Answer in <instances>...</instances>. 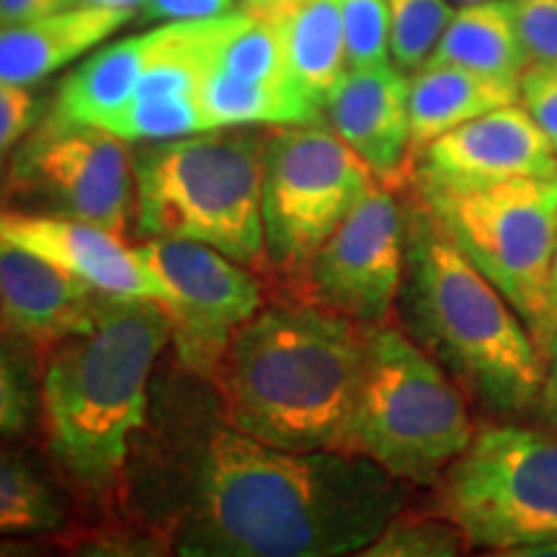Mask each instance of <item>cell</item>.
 Wrapping results in <instances>:
<instances>
[{
  "instance_id": "cell-1",
  "label": "cell",
  "mask_w": 557,
  "mask_h": 557,
  "mask_svg": "<svg viewBox=\"0 0 557 557\" xmlns=\"http://www.w3.org/2000/svg\"><path fill=\"white\" fill-rule=\"evenodd\" d=\"M406 485L364 455L278 449L235 429L199 451L176 553L333 557L364 553L406 504Z\"/></svg>"
},
{
  "instance_id": "cell-2",
  "label": "cell",
  "mask_w": 557,
  "mask_h": 557,
  "mask_svg": "<svg viewBox=\"0 0 557 557\" xmlns=\"http://www.w3.org/2000/svg\"><path fill=\"white\" fill-rule=\"evenodd\" d=\"M169 341L171 320L158 302L107 295L86 331L47 348L45 449L78 496L111 500L122 491L132 434L148 416L152 367Z\"/></svg>"
},
{
  "instance_id": "cell-3",
  "label": "cell",
  "mask_w": 557,
  "mask_h": 557,
  "mask_svg": "<svg viewBox=\"0 0 557 557\" xmlns=\"http://www.w3.org/2000/svg\"><path fill=\"white\" fill-rule=\"evenodd\" d=\"M367 338V325L315 302L256 312L212 377L227 426L278 449H341Z\"/></svg>"
},
{
  "instance_id": "cell-4",
  "label": "cell",
  "mask_w": 557,
  "mask_h": 557,
  "mask_svg": "<svg viewBox=\"0 0 557 557\" xmlns=\"http://www.w3.org/2000/svg\"><path fill=\"white\" fill-rule=\"evenodd\" d=\"M408 315L423 346L493 413L532 408L545 387V354L532 333L426 205L406 227Z\"/></svg>"
},
{
  "instance_id": "cell-5",
  "label": "cell",
  "mask_w": 557,
  "mask_h": 557,
  "mask_svg": "<svg viewBox=\"0 0 557 557\" xmlns=\"http://www.w3.org/2000/svg\"><path fill=\"white\" fill-rule=\"evenodd\" d=\"M269 135L218 127L150 145L135 156V214L148 238H186L243 267L267 259L263 173Z\"/></svg>"
},
{
  "instance_id": "cell-6",
  "label": "cell",
  "mask_w": 557,
  "mask_h": 557,
  "mask_svg": "<svg viewBox=\"0 0 557 557\" xmlns=\"http://www.w3.org/2000/svg\"><path fill=\"white\" fill-rule=\"evenodd\" d=\"M472 436L468 400L444 367L393 325L369 329L341 451L364 455L408 485H431Z\"/></svg>"
},
{
  "instance_id": "cell-7",
  "label": "cell",
  "mask_w": 557,
  "mask_h": 557,
  "mask_svg": "<svg viewBox=\"0 0 557 557\" xmlns=\"http://www.w3.org/2000/svg\"><path fill=\"white\" fill-rule=\"evenodd\" d=\"M444 233L508 299L547 354L549 271L557 246V176L483 189H418ZM547 364V361H545Z\"/></svg>"
},
{
  "instance_id": "cell-8",
  "label": "cell",
  "mask_w": 557,
  "mask_h": 557,
  "mask_svg": "<svg viewBox=\"0 0 557 557\" xmlns=\"http://www.w3.org/2000/svg\"><path fill=\"white\" fill-rule=\"evenodd\" d=\"M436 485L431 511L455 521L470 545L506 553L557 537V436L483 429Z\"/></svg>"
},
{
  "instance_id": "cell-9",
  "label": "cell",
  "mask_w": 557,
  "mask_h": 557,
  "mask_svg": "<svg viewBox=\"0 0 557 557\" xmlns=\"http://www.w3.org/2000/svg\"><path fill=\"white\" fill-rule=\"evenodd\" d=\"M377 181L331 127L282 124L269 135L263 173L267 259L284 274H305L323 243Z\"/></svg>"
},
{
  "instance_id": "cell-10",
  "label": "cell",
  "mask_w": 557,
  "mask_h": 557,
  "mask_svg": "<svg viewBox=\"0 0 557 557\" xmlns=\"http://www.w3.org/2000/svg\"><path fill=\"white\" fill-rule=\"evenodd\" d=\"M9 189L124 235L135 209V158L114 132L50 111L13 156Z\"/></svg>"
},
{
  "instance_id": "cell-11",
  "label": "cell",
  "mask_w": 557,
  "mask_h": 557,
  "mask_svg": "<svg viewBox=\"0 0 557 557\" xmlns=\"http://www.w3.org/2000/svg\"><path fill=\"white\" fill-rule=\"evenodd\" d=\"M137 250L165 289L160 308L171 320L178 361L212 382L230 338L261 310L259 278L222 250L197 240L148 238Z\"/></svg>"
},
{
  "instance_id": "cell-12",
  "label": "cell",
  "mask_w": 557,
  "mask_h": 557,
  "mask_svg": "<svg viewBox=\"0 0 557 557\" xmlns=\"http://www.w3.org/2000/svg\"><path fill=\"white\" fill-rule=\"evenodd\" d=\"M305 276L320 308L367 329L387 323L406 278V220L380 178L333 230Z\"/></svg>"
},
{
  "instance_id": "cell-13",
  "label": "cell",
  "mask_w": 557,
  "mask_h": 557,
  "mask_svg": "<svg viewBox=\"0 0 557 557\" xmlns=\"http://www.w3.org/2000/svg\"><path fill=\"white\" fill-rule=\"evenodd\" d=\"M418 189H483L513 178L557 176L549 139L519 103L459 124L418 152Z\"/></svg>"
},
{
  "instance_id": "cell-14",
  "label": "cell",
  "mask_w": 557,
  "mask_h": 557,
  "mask_svg": "<svg viewBox=\"0 0 557 557\" xmlns=\"http://www.w3.org/2000/svg\"><path fill=\"white\" fill-rule=\"evenodd\" d=\"M0 240L29 250L101 295L165 302V289L139 250L94 222L0 207Z\"/></svg>"
},
{
  "instance_id": "cell-15",
  "label": "cell",
  "mask_w": 557,
  "mask_h": 557,
  "mask_svg": "<svg viewBox=\"0 0 557 557\" xmlns=\"http://www.w3.org/2000/svg\"><path fill=\"white\" fill-rule=\"evenodd\" d=\"M410 78L400 67H348L323 103L331 129L372 169L395 181L410 158Z\"/></svg>"
},
{
  "instance_id": "cell-16",
  "label": "cell",
  "mask_w": 557,
  "mask_h": 557,
  "mask_svg": "<svg viewBox=\"0 0 557 557\" xmlns=\"http://www.w3.org/2000/svg\"><path fill=\"white\" fill-rule=\"evenodd\" d=\"M103 297L29 250L0 240V323L26 344L47 351L86 331Z\"/></svg>"
},
{
  "instance_id": "cell-17",
  "label": "cell",
  "mask_w": 557,
  "mask_h": 557,
  "mask_svg": "<svg viewBox=\"0 0 557 557\" xmlns=\"http://www.w3.org/2000/svg\"><path fill=\"white\" fill-rule=\"evenodd\" d=\"M135 11L73 5L0 29V83L32 88L114 37Z\"/></svg>"
},
{
  "instance_id": "cell-18",
  "label": "cell",
  "mask_w": 557,
  "mask_h": 557,
  "mask_svg": "<svg viewBox=\"0 0 557 557\" xmlns=\"http://www.w3.org/2000/svg\"><path fill=\"white\" fill-rule=\"evenodd\" d=\"M173 39L176 21H169L158 29L101 47L60 83L52 114L101 127L116 111L127 107L137 81L152 62L171 50Z\"/></svg>"
},
{
  "instance_id": "cell-19",
  "label": "cell",
  "mask_w": 557,
  "mask_h": 557,
  "mask_svg": "<svg viewBox=\"0 0 557 557\" xmlns=\"http://www.w3.org/2000/svg\"><path fill=\"white\" fill-rule=\"evenodd\" d=\"M517 101L519 81L493 78L449 62H426L410 78V158L459 124Z\"/></svg>"
},
{
  "instance_id": "cell-20",
  "label": "cell",
  "mask_w": 557,
  "mask_h": 557,
  "mask_svg": "<svg viewBox=\"0 0 557 557\" xmlns=\"http://www.w3.org/2000/svg\"><path fill=\"white\" fill-rule=\"evenodd\" d=\"M271 16L282 26L292 78L323 109L348 70L341 0H295Z\"/></svg>"
},
{
  "instance_id": "cell-21",
  "label": "cell",
  "mask_w": 557,
  "mask_h": 557,
  "mask_svg": "<svg viewBox=\"0 0 557 557\" xmlns=\"http://www.w3.org/2000/svg\"><path fill=\"white\" fill-rule=\"evenodd\" d=\"M429 62H449L493 78L519 81L529 62L508 0H485L455 11Z\"/></svg>"
},
{
  "instance_id": "cell-22",
  "label": "cell",
  "mask_w": 557,
  "mask_h": 557,
  "mask_svg": "<svg viewBox=\"0 0 557 557\" xmlns=\"http://www.w3.org/2000/svg\"><path fill=\"white\" fill-rule=\"evenodd\" d=\"M199 101L212 129L315 124L323 114V109L297 83H246L218 70L207 73Z\"/></svg>"
},
{
  "instance_id": "cell-23",
  "label": "cell",
  "mask_w": 557,
  "mask_h": 557,
  "mask_svg": "<svg viewBox=\"0 0 557 557\" xmlns=\"http://www.w3.org/2000/svg\"><path fill=\"white\" fill-rule=\"evenodd\" d=\"M58 496L24 457L0 447V537H37L62 527Z\"/></svg>"
},
{
  "instance_id": "cell-24",
  "label": "cell",
  "mask_w": 557,
  "mask_h": 557,
  "mask_svg": "<svg viewBox=\"0 0 557 557\" xmlns=\"http://www.w3.org/2000/svg\"><path fill=\"white\" fill-rule=\"evenodd\" d=\"M212 70L246 83H297L289 73L287 47L276 16L256 13H248L240 29L220 47Z\"/></svg>"
},
{
  "instance_id": "cell-25",
  "label": "cell",
  "mask_w": 557,
  "mask_h": 557,
  "mask_svg": "<svg viewBox=\"0 0 557 557\" xmlns=\"http://www.w3.org/2000/svg\"><path fill=\"white\" fill-rule=\"evenodd\" d=\"M389 58L403 73H416L434 54L455 9L449 0H387Z\"/></svg>"
},
{
  "instance_id": "cell-26",
  "label": "cell",
  "mask_w": 557,
  "mask_h": 557,
  "mask_svg": "<svg viewBox=\"0 0 557 557\" xmlns=\"http://www.w3.org/2000/svg\"><path fill=\"white\" fill-rule=\"evenodd\" d=\"M122 139H173L212 129L199 96H158L132 99L101 124Z\"/></svg>"
},
{
  "instance_id": "cell-27",
  "label": "cell",
  "mask_w": 557,
  "mask_h": 557,
  "mask_svg": "<svg viewBox=\"0 0 557 557\" xmlns=\"http://www.w3.org/2000/svg\"><path fill=\"white\" fill-rule=\"evenodd\" d=\"M470 540L442 513H395L380 537L364 549L372 557H444L470 549Z\"/></svg>"
},
{
  "instance_id": "cell-28",
  "label": "cell",
  "mask_w": 557,
  "mask_h": 557,
  "mask_svg": "<svg viewBox=\"0 0 557 557\" xmlns=\"http://www.w3.org/2000/svg\"><path fill=\"white\" fill-rule=\"evenodd\" d=\"M13 338L16 333L3 325L0 331V436L24 434L39 400L29 361Z\"/></svg>"
},
{
  "instance_id": "cell-29",
  "label": "cell",
  "mask_w": 557,
  "mask_h": 557,
  "mask_svg": "<svg viewBox=\"0 0 557 557\" xmlns=\"http://www.w3.org/2000/svg\"><path fill=\"white\" fill-rule=\"evenodd\" d=\"M348 67H374L389 62L387 0H341Z\"/></svg>"
},
{
  "instance_id": "cell-30",
  "label": "cell",
  "mask_w": 557,
  "mask_h": 557,
  "mask_svg": "<svg viewBox=\"0 0 557 557\" xmlns=\"http://www.w3.org/2000/svg\"><path fill=\"white\" fill-rule=\"evenodd\" d=\"M508 9L529 65L557 62V0H508Z\"/></svg>"
},
{
  "instance_id": "cell-31",
  "label": "cell",
  "mask_w": 557,
  "mask_h": 557,
  "mask_svg": "<svg viewBox=\"0 0 557 557\" xmlns=\"http://www.w3.org/2000/svg\"><path fill=\"white\" fill-rule=\"evenodd\" d=\"M519 101L557 156V62L529 65L519 78Z\"/></svg>"
},
{
  "instance_id": "cell-32",
  "label": "cell",
  "mask_w": 557,
  "mask_h": 557,
  "mask_svg": "<svg viewBox=\"0 0 557 557\" xmlns=\"http://www.w3.org/2000/svg\"><path fill=\"white\" fill-rule=\"evenodd\" d=\"M41 114V99L29 88L0 83V169L24 143Z\"/></svg>"
},
{
  "instance_id": "cell-33",
  "label": "cell",
  "mask_w": 557,
  "mask_h": 557,
  "mask_svg": "<svg viewBox=\"0 0 557 557\" xmlns=\"http://www.w3.org/2000/svg\"><path fill=\"white\" fill-rule=\"evenodd\" d=\"M235 0H145L143 18L148 21H194L225 16Z\"/></svg>"
},
{
  "instance_id": "cell-34",
  "label": "cell",
  "mask_w": 557,
  "mask_h": 557,
  "mask_svg": "<svg viewBox=\"0 0 557 557\" xmlns=\"http://www.w3.org/2000/svg\"><path fill=\"white\" fill-rule=\"evenodd\" d=\"M62 9H73L70 0H0V29L50 16Z\"/></svg>"
},
{
  "instance_id": "cell-35",
  "label": "cell",
  "mask_w": 557,
  "mask_h": 557,
  "mask_svg": "<svg viewBox=\"0 0 557 557\" xmlns=\"http://www.w3.org/2000/svg\"><path fill=\"white\" fill-rule=\"evenodd\" d=\"M545 361L547 367H545V387H542V393H545V403L553 408V413H557V331L547 346Z\"/></svg>"
},
{
  "instance_id": "cell-36",
  "label": "cell",
  "mask_w": 557,
  "mask_h": 557,
  "mask_svg": "<svg viewBox=\"0 0 557 557\" xmlns=\"http://www.w3.org/2000/svg\"><path fill=\"white\" fill-rule=\"evenodd\" d=\"M500 555H513V557H557V537L532 542V545L511 547Z\"/></svg>"
},
{
  "instance_id": "cell-37",
  "label": "cell",
  "mask_w": 557,
  "mask_h": 557,
  "mask_svg": "<svg viewBox=\"0 0 557 557\" xmlns=\"http://www.w3.org/2000/svg\"><path fill=\"white\" fill-rule=\"evenodd\" d=\"M295 0H243V11L256 13V16H271V13L284 11Z\"/></svg>"
},
{
  "instance_id": "cell-38",
  "label": "cell",
  "mask_w": 557,
  "mask_h": 557,
  "mask_svg": "<svg viewBox=\"0 0 557 557\" xmlns=\"http://www.w3.org/2000/svg\"><path fill=\"white\" fill-rule=\"evenodd\" d=\"M73 5H90V9H120V11H143L145 0H70Z\"/></svg>"
},
{
  "instance_id": "cell-39",
  "label": "cell",
  "mask_w": 557,
  "mask_h": 557,
  "mask_svg": "<svg viewBox=\"0 0 557 557\" xmlns=\"http://www.w3.org/2000/svg\"><path fill=\"white\" fill-rule=\"evenodd\" d=\"M549 329H553V336H555L557 331V246L553 256V271H549Z\"/></svg>"
},
{
  "instance_id": "cell-40",
  "label": "cell",
  "mask_w": 557,
  "mask_h": 557,
  "mask_svg": "<svg viewBox=\"0 0 557 557\" xmlns=\"http://www.w3.org/2000/svg\"><path fill=\"white\" fill-rule=\"evenodd\" d=\"M449 3H457V5H475V3H485V0H449Z\"/></svg>"
}]
</instances>
